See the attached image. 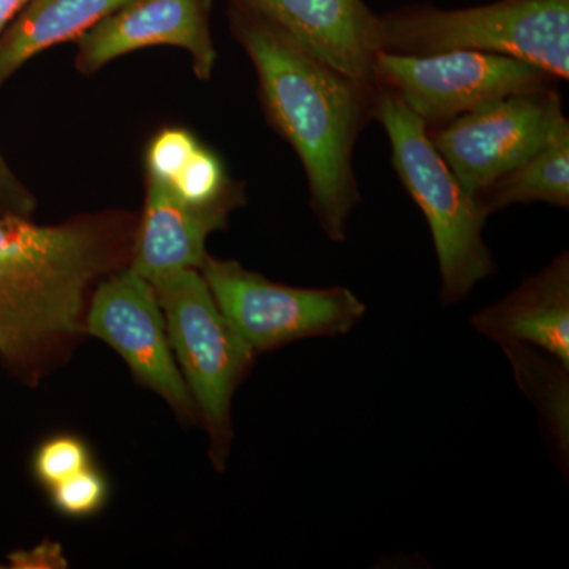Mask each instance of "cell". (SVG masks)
Wrapping results in <instances>:
<instances>
[{"mask_svg":"<svg viewBox=\"0 0 569 569\" xmlns=\"http://www.w3.org/2000/svg\"><path fill=\"white\" fill-rule=\"evenodd\" d=\"M238 36L257 71L269 122L305 167L320 227L331 241H346L348 223L361 203L355 146L373 119L376 84L310 58L254 18L238 26Z\"/></svg>","mask_w":569,"mask_h":569,"instance_id":"obj_1","label":"cell"},{"mask_svg":"<svg viewBox=\"0 0 569 569\" xmlns=\"http://www.w3.org/2000/svg\"><path fill=\"white\" fill-rule=\"evenodd\" d=\"M122 241L103 219L43 227L0 216V361L37 383L84 332L86 293L119 264Z\"/></svg>","mask_w":569,"mask_h":569,"instance_id":"obj_2","label":"cell"},{"mask_svg":"<svg viewBox=\"0 0 569 569\" xmlns=\"http://www.w3.org/2000/svg\"><path fill=\"white\" fill-rule=\"evenodd\" d=\"M373 119L388 134L397 178L429 223L440 268L441 301H462L496 271L482 239L489 212L445 162L426 123L395 92L376 86Z\"/></svg>","mask_w":569,"mask_h":569,"instance_id":"obj_3","label":"cell"},{"mask_svg":"<svg viewBox=\"0 0 569 569\" xmlns=\"http://www.w3.org/2000/svg\"><path fill=\"white\" fill-rule=\"evenodd\" d=\"M508 56L569 78V0H498L463 10L413 7L380 17V52Z\"/></svg>","mask_w":569,"mask_h":569,"instance_id":"obj_4","label":"cell"},{"mask_svg":"<svg viewBox=\"0 0 569 569\" xmlns=\"http://www.w3.org/2000/svg\"><path fill=\"white\" fill-rule=\"evenodd\" d=\"M151 283L176 362L211 436L213 462L222 468L233 440L231 400L257 353L223 316L200 269H181Z\"/></svg>","mask_w":569,"mask_h":569,"instance_id":"obj_5","label":"cell"},{"mask_svg":"<svg viewBox=\"0 0 569 569\" xmlns=\"http://www.w3.org/2000/svg\"><path fill=\"white\" fill-rule=\"evenodd\" d=\"M200 272L223 316L254 353L310 337L347 335L366 316L365 302L346 287H288L238 261L209 254Z\"/></svg>","mask_w":569,"mask_h":569,"instance_id":"obj_6","label":"cell"},{"mask_svg":"<svg viewBox=\"0 0 569 569\" xmlns=\"http://www.w3.org/2000/svg\"><path fill=\"white\" fill-rule=\"evenodd\" d=\"M373 84L395 92L427 130L515 93L556 86V78L529 62L479 51L426 56L378 52Z\"/></svg>","mask_w":569,"mask_h":569,"instance_id":"obj_7","label":"cell"},{"mask_svg":"<svg viewBox=\"0 0 569 569\" xmlns=\"http://www.w3.org/2000/svg\"><path fill=\"white\" fill-rule=\"evenodd\" d=\"M568 122L556 86L515 93L459 116L430 140L468 192L478 194L507 174Z\"/></svg>","mask_w":569,"mask_h":569,"instance_id":"obj_8","label":"cell"},{"mask_svg":"<svg viewBox=\"0 0 569 569\" xmlns=\"http://www.w3.org/2000/svg\"><path fill=\"white\" fill-rule=\"evenodd\" d=\"M84 331L114 348L137 380L183 418H197V403L176 362L162 307L148 279L129 268L100 283Z\"/></svg>","mask_w":569,"mask_h":569,"instance_id":"obj_9","label":"cell"},{"mask_svg":"<svg viewBox=\"0 0 569 569\" xmlns=\"http://www.w3.org/2000/svg\"><path fill=\"white\" fill-rule=\"evenodd\" d=\"M263 22L310 58L356 81L373 84L380 17L362 0H241Z\"/></svg>","mask_w":569,"mask_h":569,"instance_id":"obj_10","label":"cell"},{"mask_svg":"<svg viewBox=\"0 0 569 569\" xmlns=\"http://www.w3.org/2000/svg\"><path fill=\"white\" fill-rule=\"evenodd\" d=\"M78 69L96 71L129 52L149 47L182 48L193 70L209 80L217 61L203 0H130L80 39Z\"/></svg>","mask_w":569,"mask_h":569,"instance_id":"obj_11","label":"cell"},{"mask_svg":"<svg viewBox=\"0 0 569 569\" xmlns=\"http://www.w3.org/2000/svg\"><path fill=\"white\" fill-rule=\"evenodd\" d=\"M471 325L500 346L545 351L569 369V257L561 253L511 295L481 310Z\"/></svg>","mask_w":569,"mask_h":569,"instance_id":"obj_12","label":"cell"},{"mask_svg":"<svg viewBox=\"0 0 569 569\" xmlns=\"http://www.w3.org/2000/svg\"><path fill=\"white\" fill-rule=\"evenodd\" d=\"M233 208H193L174 197L164 183L149 179L130 269L149 282L181 269H200L208 257L206 241L213 231L224 228Z\"/></svg>","mask_w":569,"mask_h":569,"instance_id":"obj_13","label":"cell"},{"mask_svg":"<svg viewBox=\"0 0 569 569\" xmlns=\"http://www.w3.org/2000/svg\"><path fill=\"white\" fill-rule=\"evenodd\" d=\"M130 0H29L0 36V86L41 51L80 39Z\"/></svg>","mask_w":569,"mask_h":569,"instance_id":"obj_14","label":"cell"},{"mask_svg":"<svg viewBox=\"0 0 569 569\" xmlns=\"http://www.w3.org/2000/svg\"><path fill=\"white\" fill-rule=\"evenodd\" d=\"M478 200L490 213L509 206L548 203L569 208V122L539 151L486 187Z\"/></svg>","mask_w":569,"mask_h":569,"instance_id":"obj_15","label":"cell"},{"mask_svg":"<svg viewBox=\"0 0 569 569\" xmlns=\"http://www.w3.org/2000/svg\"><path fill=\"white\" fill-rule=\"evenodd\" d=\"M511 361L520 388L537 400L561 452L569 448V369L545 351L520 343L501 346Z\"/></svg>","mask_w":569,"mask_h":569,"instance_id":"obj_16","label":"cell"},{"mask_svg":"<svg viewBox=\"0 0 569 569\" xmlns=\"http://www.w3.org/2000/svg\"><path fill=\"white\" fill-rule=\"evenodd\" d=\"M167 187L183 203L200 209L222 204L236 206L238 197L234 187L228 182L220 157L201 144L173 182Z\"/></svg>","mask_w":569,"mask_h":569,"instance_id":"obj_17","label":"cell"},{"mask_svg":"<svg viewBox=\"0 0 569 569\" xmlns=\"http://www.w3.org/2000/svg\"><path fill=\"white\" fill-rule=\"evenodd\" d=\"M88 467H91L88 447L80 438L71 436L50 438L37 449L33 458V473L48 489Z\"/></svg>","mask_w":569,"mask_h":569,"instance_id":"obj_18","label":"cell"},{"mask_svg":"<svg viewBox=\"0 0 569 569\" xmlns=\"http://www.w3.org/2000/svg\"><path fill=\"white\" fill-rule=\"evenodd\" d=\"M198 146L194 134L186 129H164L157 133L146 153L149 179L170 186Z\"/></svg>","mask_w":569,"mask_h":569,"instance_id":"obj_19","label":"cell"},{"mask_svg":"<svg viewBox=\"0 0 569 569\" xmlns=\"http://www.w3.org/2000/svg\"><path fill=\"white\" fill-rule=\"evenodd\" d=\"M50 490L54 507L69 516L93 515L103 507L108 496L107 481L91 467L63 479Z\"/></svg>","mask_w":569,"mask_h":569,"instance_id":"obj_20","label":"cell"},{"mask_svg":"<svg viewBox=\"0 0 569 569\" xmlns=\"http://www.w3.org/2000/svg\"><path fill=\"white\" fill-rule=\"evenodd\" d=\"M33 209L32 193L14 176L0 152V216L31 217Z\"/></svg>","mask_w":569,"mask_h":569,"instance_id":"obj_21","label":"cell"},{"mask_svg":"<svg viewBox=\"0 0 569 569\" xmlns=\"http://www.w3.org/2000/svg\"><path fill=\"white\" fill-rule=\"evenodd\" d=\"M10 563L13 568L59 567L56 563H62L66 567L61 550L51 545H43L32 550H17V552L11 553Z\"/></svg>","mask_w":569,"mask_h":569,"instance_id":"obj_22","label":"cell"},{"mask_svg":"<svg viewBox=\"0 0 569 569\" xmlns=\"http://www.w3.org/2000/svg\"><path fill=\"white\" fill-rule=\"evenodd\" d=\"M28 2L29 0H0V36L9 28L18 13L28 6Z\"/></svg>","mask_w":569,"mask_h":569,"instance_id":"obj_23","label":"cell"}]
</instances>
